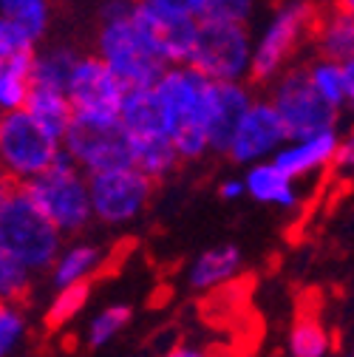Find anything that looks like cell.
<instances>
[{"label":"cell","mask_w":354,"mask_h":357,"mask_svg":"<svg viewBox=\"0 0 354 357\" xmlns=\"http://www.w3.org/2000/svg\"><path fill=\"white\" fill-rule=\"evenodd\" d=\"M244 182H247V193L261 204H278V207L292 210L300 199L295 190V178L286 176L272 159L249 165Z\"/></svg>","instance_id":"16"},{"label":"cell","mask_w":354,"mask_h":357,"mask_svg":"<svg viewBox=\"0 0 354 357\" xmlns=\"http://www.w3.org/2000/svg\"><path fill=\"white\" fill-rule=\"evenodd\" d=\"M134 148V165L142 167L153 182L162 176H167L176 162H179V151H176L170 137H156V139H139V142H130Z\"/></svg>","instance_id":"24"},{"label":"cell","mask_w":354,"mask_h":357,"mask_svg":"<svg viewBox=\"0 0 354 357\" xmlns=\"http://www.w3.org/2000/svg\"><path fill=\"white\" fill-rule=\"evenodd\" d=\"M128 321H130V309L128 306H111V309L100 312V315L94 318V324H91V332H88V343H91L94 349L105 346L108 340H114L119 335V329Z\"/></svg>","instance_id":"31"},{"label":"cell","mask_w":354,"mask_h":357,"mask_svg":"<svg viewBox=\"0 0 354 357\" xmlns=\"http://www.w3.org/2000/svg\"><path fill=\"white\" fill-rule=\"evenodd\" d=\"M309 79H312L315 91L334 105L337 111L346 108V71H343V60H332L323 54H315L312 60L306 63Z\"/></svg>","instance_id":"22"},{"label":"cell","mask_w":354,"mask_h":357,"mask_svg":"<svg viewBox=\"0 0 354 357\" xmlns=\"http://www.w3.org/2000/svg\"><path fill=\"white\" fill-rule=\"evenodd\" d=\"M332 335L315 315H300L289 332V354L292 357H329Z\"/></svg>","instance_id":"23"},{"label":"cell","mask_w":354,"mask_h":357,"mask_svg":"<svg viewBox=\"0 0 354 357\" xmlns=\"http://www.w3.org/2000/svg\"><path fill=\"white\" fill-rule=\"evenodd\" d=\"M0 247L17 255L29 270L52 266L60 252V227L37 207L26 182L9 173L0 185Z\"/></svg>","instance_id":"3"},{"label":"cell","mask_w":354,"mask_h":357,"mask_svg":"<svg viewBox=\"0 0 354 357\" xmlns=\"http://www.w3.org/2000/svg\"><path fill=\"white\" fill-rule=\"evenodd\" d=\"M23 335V315H20V303L12 301H0V357H6L15 343Z\"/></svg>","instance_id":"32"},{"label":"cell","mask_w":354,"mask_h":357,"mask_svg":"<svg viewBox=\"0 0 354 357\" xmlns=\"http://www.w3.org/2000/svg\"><path fill=\"white\" fill-rule=\"evenodd\" d=\"M0 17L15 23L31 43H40L52 26V0H0Z\"/></svg>","instance_id":"20"},{"label":"cell","mask_w":354,"mask_h":357,"mask_svg":"<svg viewBox=\"0 0 354 357\" xmlns=\"http://www.w3.org/2000/svg\"><path fill=\"white\" fill-rule=\"evenodd\" d=\"M97 266H100V252L94 247H71L54 264V284L63 289L77 281H85L91 273H97Z\"/></svg>","instance_id":"26"},{"label":"cell","mask_w":354,"mask_h":357,"mask_svg":"<svg viewBox=\"0 0 354 357\" xmlns=\"http://www.w3.org/2000/svg\"><path fill=\"white\" fill-rule=\"evenodd\" d=\"M34 46L37 43H31L15 23L0 17V77L17 68H34Z\"/></svg>","instance_id":"25"},{"label":"cell","mask_w":354,"mask_h":357,"mask_svg":"<svg viewBox=\"0 0 354 357\" xmlns=\"http://www.w3.org/2000/svg\"><path fill=\"white\" fill-rule=\"evenodd\" d=\"M321 15V0H278L255 37L249 82L270 85L275 77L292 68L303 46H312Z\"/></svg>","instance_id":"2"},{"label":"cell","mask_w":354,"mask_h":357,"mask_svg":"<svg viewBox=\"0 0 354 357\" xmlns=\"http://www.w3.org/2000/svg\"><path fill=\"white\" fill-rule=\"evenodd\" d=\"M255 15V0H204L201 20H221V23H247Z\"/></svg>","instance_id":"30"},{"label":"cell","mask_w":354,"mask_h":357,"mask_svg":"<svg viewBox=\"0 0 354 357\" xmlns=\"http://www.w3.org/2000/svg\"><path fill=\"white\" fill-rule=\"evenodd\" d=\"M26 188L37 207L60 227V233H77L94 213L91 188L82 178V167L66 153V148L46 173L29 178Z\"/></svg>","instance_id":"4"},{"label":"cell","mask_w":354,"mask_h":357,"mask_svg":"<svg viewBox=\"0 0 354 357\" xmlns=\"http://www.w3.org/2000/svg\"><path fill=\"white\" fill-rule=\"evenodd\" d=\"M343 71H346V105L354 108V57L343 60Z\"/></svg>","instance_id":"36"},{"label":"cell","mask_w":354,"mask_h":357,"mask_svg":"<svg viewBox=\"0 0 354 357\" xmlns=\"http://www.w3.org/2000/svg\"><path fill=\"white\" fill-rule=\"evenodd\" d=\"M337 128L334 130H321V133H309V137H298V139H286L278 153L272 156V162L292 178H303L315 170H323L334 162L337 153Z\"/></svg>","instance_id":"14"},{"label":"cell","mask_w":354,"mask_h":357,"mask_svg":"<svg viewBox=\"0 0 354 357\" xmlns=\"http://www.w3.org/2000/svg\"><path fill=\"white\" fill-rule=\"evenodd\" d=\"M142 3L159 17H196L201 20L204 0H142Z\"/></svg>","instance_id":"33"},{"label":"cell","mask_w":354,"mask_h":357,"mask_svg":"<svg viewBox=\"0 0 354 357\" xmlns=\"http://www.w3.org/2000/svg\"><path fill=\"white\" fill-rule=\"evenodd\" d=\"M312 46H315V54H323L332 60L354 57V15L326 3L312 37Z\"/></svg>","instance_id":"17"},{"label":"cell","mask_w":354,"mask_h":357,"mask_svg":"<svg viewBox=\"0 0 354 357\" xmlns=\"http://www.w3.org/2000/svg\"><path fill=\"white\" fill-rule=\"evenodd\" d=\"M79 57L82 54H77L71 46H52L34 57L31 79L40 85H54V88H66L68 91V79H71Z\"/></svg>","instance_id":"21"},{"label":"cell","mask_w":354,"mask_h":357,"mask_svg":"<svg viewBox=\"0 0 354 357\" xmlns=\"http://www.w3.org/2000/svg\"><path fill=\"white\" fill-rule=\"evenodd\" d=\"M332 167H334L337 178H354V128L340 137Z\"/></svg>","instance_id":"34"},{"label":"cell","mask_w":354,"mask_h":357,"mask_svg":"<svg viewBox=\"0 0 354 357\" xmlns=\"http://www.w3.org/2000/svg\"><path fill=\"white\" fill-rule=\"evenodd\" d=\"M26 111H31V114H34L43 125H46V128L54 133V137H60V139L66 137V130L71 128V122H74V116H77L66 88L40 85V82L31 85Z\"/></svg>","instance_id":"18"},{"label":"cell","mask_w":354,"mask_h":357,"mask_svg":"<svg viewBox=\"0 0 354 357\" xmlns=\"http://www.w3.org/2000/svg\"><path fill=\"white\" fill-rule=\"evenodd\" d=\"M63 148L85 173H102L134 165V148H130V139L119 119L74 116L71 128L63 137Z\"/></svg>","instance_id":"8"},{"label":"cell","mask_w":354,"mask_h":357,"mask_svg":"<svg viewBox=\"0 0 354 357\" xmlns=\"http://www.w3.org/2000/svg\"><path fill=\"white\" fill-rule=\"evenodd\" d=\"M88 188H91L94 213L108 225H122V221H130L145 207V202L151 199L153 178L137 165H125V167L91 173Z\"/></svg>","instance_id":"10"},{"label":"cell","mask_w":354,"mask_h":357,"mask_svg":"<svg viewBox=\"0 0 354 357\" xmlns=\"http://www.w3.org/2000/svg\"><path fill=\"white\" fill-rule=\"evenodd\" d=\"M218 193H221V199H227V202L241 199L247 193V182H244V178H227V182H221Z\"/></svg>","instance_id":"35"},{"label":"cell","mask_w":354,"mask_h":357,"mask_svg":"<svg viewBox=\"0 0 354 357\" xmlns=\"http://www.w3.org/2000/svg\"><path fill=\"white\" fill-rule=\"evenodd\" d=\"M119 122L128 133L130 142L139 139H156V137H170V125H167V114L164 105L156 94V88H128L122 111H119Z\"/></svg>","instance_id":"15"},{"label":"cell","mask_w":354,"mask_h":357,"mask_svg":"<svg viewBox=\"0 0 354 357\" xmlns=\"http://www.w3.org/2000/svg\"><path fill=\"white\" fill-rule=\"evenodd\" d=\"M63 153V139L43 125L31 111L20 108L3 114V137H0V167L9 176L29 182L46 173Z\"/></svg>","instance_id":"5"},{"label":"cell","mask_w":354,"mask_h":357,"mask_svg":"<svg viewBox=\"0 0 354 357\" xmlns=\"http://www.w3.org/2000/svg\"><path fill=\"white\" fill-rule=\"evenodd\" d=\"M252 52L255 37H249L247 23L201 20L190 66H196L210 79L247 82L252 74Z\"/></svg>","instance_id":"6"},{"label":"cell","mask_w":354,"mask_h":357,"mask_svg":"<svg viewBox=\"0 0 354 357\" xmlns=\"http://www.w3.org/2000/svg\"><path fill=\"white\" fill-rule=\"evenodd\" d=\"M88 292H91V281H77V284H71V287H63L60 289V295L54 298V303H52V309L46 312V329H52V332H57L60 326H66L77 312L85 306V301H88Z\"/></svg>","instance_id":"28"},{"label":"cell","mask_w":354,"mask_h":357,"mask_svg":"<svg viewBox=\"0 0 354 357\" xmlns=\"http://www.w3.org/2000/svg\"><path fill=\"white\" fill-rule=\"evenodd\" d=\"M0 137H3V111H0Z\"/></svg>","instance_id":"39"},{"label":"cell","mask_w":354,"mask_h":357,"mask_svg":"<svg viewBox=\"0 0 354 357\" xmlns=\"http://www.w3.org/2000/svg\"><path fill=\"white\" fill-rule=\"evenodd\" d=\"M97 54L128 82V88L156 85L170 66L139 9V0H108L100 12Z\"/></svg>","instance_id":"1"},{"label":"cell","mask_w":354,"mask_h":357,"mask_svg":"<svg viewBox=\"0 0 354 357\" xmlns=\"http://www.w3.org/2000/svg\"><path fill=\"white\" fill-rule=\"evenodd\" d=\"M252 102H255V94L249 91L247 82L210 79L207 102H204V128H207L210 151H218V153L230 151V142Z\"/></svg>","instance_id":"13"},{"label":"cell","mask_w":354,"mask_h":357,"mask_svg":"<svg viewBox=\"0 0 354 357\" xmlns=\"http://www.w3.org/2000/svg\"><path fill=\"white\" fill-rule=\"evenodd\" d=\"M153 88L164 105V114H167L170 139L176 133L193 130V128L207 130L204 128V102H207L210 77H204L196 66H190V63L167 66Z\"/></svg>","instance_id":"11"},{"label":"cell","mask_w":354,"mask_h":357,"mask_svg":"<svg viewBox=\"0 0 354 357\" xmlns=\"http://www.w3.org/2000/svg\"><path fill=\"white\" fill-rule=\"evenodd\" d=\"M164 357H210L204 349H196V346H185V343H179V346H173L170 351H164Z\"/></svg>","instance_id":"37"},{"label":"cell","mask_w":354,"mask_h":357,"mask_svg":"<svg viewBox=\"0 0 354 357\" xmlns=\"http://www.w3.org/2000/svg\"><path fill=\"white\" fill-rule=\"evenodd\" d=\"M241 270V252L233 244H221L207 250L204 255L196 258L190 266V287L193 289H215L230 284Z\"/></svg>","instance_id":"19"},{"label":"cell","mask_w":354,"mask_h":357,"mask_svg":"<svg viewBox=\"0 0 354 357\" xmlns=\"http://www.w3.org/2000/svg\"><path fill=\"white\" fill-rule=\"evenodd\" d=\"M31 85H34L31 68H17V71H9L0 77V111L12 114V111L26 108Z\"/></svg>","instance_id":"29"},{"label":"cell","mask_w":354,"mask_h":357,"mask_svg":"<svg viewBox=\"0 0 354 357\" xmlns=\"http://www.w3.org/2000/svg\"><path fill=\"white\" fill-rule=\"evenodd\" d=\"M270 100L286 125L289 139L337 128L340 111L315 91L306 66H292L281 77H275L270 82Z\"/></svg>","instance_id":"7"},{"label":"cell","mask_w":354,"mask_h":357,"mask_svg":"<svg viewBox=\"0 0 354 357\" xmlns=\"http://www.w3.org/2000/svg\"><path fill=\"white\" fill-rule=\"evenodd\" d=\"M289 139L286 125L275 111L270 97H255L247 116L241 119L236 137L230 142L227 156L238 165H255L278 153V148Z\"/></svg>","instance_id":"12"},{"label":"cell","mask_w":354,"mask_h":357,"mask_svg":"<svg viewBox=\"0 0 354 357\" xmlns=\"http://www.w3.org/2000/svg\"><path fill=\"white\" fill-rule=\"evenodd\" d=\"M3 176H6V170H3V167H0V185H3Z\"/></svg>","instance_id":"40"},{"label":"cell","mask_w":354,"mask_h":357,"mask_svg":"<svg viewBox=\"0 0 354 357\" xmlns=\"http://www.w3.org/2000/svg\"><path fill=\"white\" fill-rule=\"evenodd\" d=\"M29 298V266L0 247V301L23 303Z\"/></svg>","instance_id":"27"},{"label":"cell","mask_w":354,"mask_h":357,"mask_svg":"<svg viewBox=\"0 0 354 357\" xmlns=\"http://www.w3.org/2000/svg\"><path fill=\"white\" fill-rule=\"evenodd\" d=\"M125 94H128V82L100 54L79 57V63L68 79V97H71L77 116L119 119Z\"/></svg>","instance_id":"9"},{"label":"cell","mask_w":354,"mask_h":357,"mask_svg":"<svg viewBox=\"0 0 354 357\" xmlns=\"http://www.w3.org/2000/svg\"><path fill=\"white\" fill-rule=\"evenodd\" d=\"M329 3L343 9V12H348V15H354V0H329Z\"/></svg>","instance_id":"38"}]
</instances>
